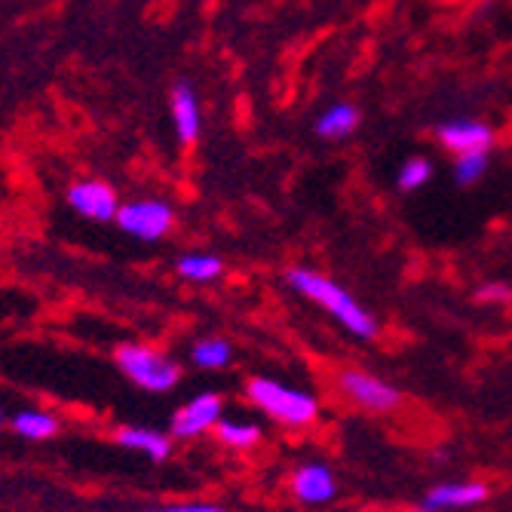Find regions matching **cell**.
I'll return each mask as SVG.
<instances>
[{"label": "cell", "mask_w": 512, "mask_h": 512, "mask_svg": "<svg viewBox=\"0 0 512 512\" xmlns=\"http://www.w3.org/2000/svg\"><path fill=\"white\" fill-rule=\"evenodd\" d=\"M289 283L292 289H298L304 298H310L313 304L329 310L347 332H353L356 338H375L378 335V322L371 319V313H365L353 298L350 292H344L338 283L332 279H325L322 273H313V270H304V267H295L289 270Z\"/></svg>", "instance_id": "6da1fadb"}, {"label": "cell", "mask_w": 512, "mask_h": 512, "mask_svg": "<svg viewBox=\"0 0 512 512\" xmlns=\"http://www.w3.org/2000/svg\"><path fill=\"white\" fill-rule=\"evenodd\" d=\"M249 399L273 421L286 424V427H307L316 421L319 402L295 387H286L270 378H252L249 381Z\"/></svg>", "instance_id": "7a4b0ae2"}, {"label": "cell", "mask_w": 512, "mask_h": 512, "mask_svg": "<svg viewBox=\"0 0 512 512\" xmlns=\"http://www.w3.org/2000/svg\"><path fill=\"white\" fill-rule=\"evenodd\" d=\"M117 365L123 368V375L132 384H138L148 393H169L181 378L175 362H169L163 353H157L145 344H120Z\"/></svg>", "instance_id": "3957f363"}, {"label": "cell", "mask_w": 512, "mask_h": 512, "mask_svg": "<svg viewBox=\"0 0 512 512\" xmlns=\"http://www.w3.org/2000/svg\"><path fill=\"white\" fill-rule=\"evenodd\" d=\"M117 227L129 237L138 240H160L169 234V227L175 224V212L172 206H166L163 200H135L117 209L114 215Z\"/></svg>", "instance_id": "277c9868"}, {"label": "cell", "mask_w": 512, "mask_h": 512, "mask_svg": "<svg viewBox=\"0 0 512 512\" xmlns=\"http://www.w3.org/2000/svg\"><path fill=\"white\" fill-rule=\"evenodd\" d=\"M338 384L359 408H368V411H393L402 402L396 387H390L387 381L375 375H365V371H344Z\"/></svg>", "instance_id": "5b68a950"}, {"label": "cell", "mask_w": 512, "mask_h": 512, "mask_svg": "<svg viewBox=\"0 0 512 512\" xmlns=\"http://www.w3.org/2000/svg\"><path fill=\"white\" fill-rule=\"evenodd\" d=\"M221 421V396L218 393H203L191 399L175 417H172V433L178 439H194L206 430H212Z\"/></svg>", "instance_id": "8992f818"}, {"label": "cell", "mask_w": 512, "mask_h": 512, "mask_svg": "<svg viewBox=\"0 0 512 512\" xmlns=\"http://www.w3.org/2000/svg\"><path fill=\"white\" fill-rule=\"evenodd\" d=\"M68 203L92 221H111L120 209L117 194L108 188L105 181H80L68 191Z\"/></svg>", "instance_id": "52a82bcc"}, {"label": "cell", "mask_w": 512, "mask_h": 512, "mask_svg": "<svg viewBox=\"0 0 512 512\" xmlns=\"http://www.w3.org/2000/svg\"><path fill=\"white\" fill-rule=\"evenodd\" d=\"M292 491L301 503L319 506V503H329L338 494V482L332 476V470L325 463H304L301 470H295L292 476Z\"/></svg>", "instance_id": "ba28073f"}, {"label": "cell", "mask_w": 512, "mask_h": 512, "mask_svg": "<svg viewBox=\"0 0 512 512\" xmlns=\"http://www.w3.org/2000/svg\"><path fill=\"white\" fill-rule=\"evenodd\" d=\"M488 497V488L482 482H448L436 485L424 500L421 512H448V509H467Z\"/></svg>", "instance_id": "9c48e42d"}, {"label": "cell", "mask_w": 512, "mask_h": 512, "mask_svg": "<svg viewBox=\"0 0 512 512\" xmlns=\"http://www.w3.org/2000/svg\"><path fill=\"white\" fill-rule=\"evenodd\" d=\"M439 138L445 148H451L460 157V154H485L494 142V132L476 120H454L439 129Z\"/></svg>", "instance_id": "30bf717a"}, {"label": "cell", "mask_w": 512, "mask_h": 512, "mask_svg": "<svg viewBox=\"0 0 512 512\" xmlns=\"http://www.w3.org/2000/svg\"><path fill=\"white\" fill-rule=\"evenodd\" d=\"M172 117L181 142L194 145L200 138V105H197V92L188 83H178L172 89Z\"/></svg>", "instance_id": "8fae6325"}, {"label": "cell", "mask_w": 512, "mask_h": 512, "mask_svg": "<svg viewBox=\"0 0 512 512\" xmlns=\"http://www.w3.org/2000/svg\"><path fill=\"white\" fill-rule=\"evenodd\" d=\"M117 445H123V448H129V451H138V454H145V457H151V460H166L169 457V451H172V442L163 436V433H157V430H142V427H120L117 430Z\"/></svg>", "instance_id": "7c38bea8"}, {"label": "cell", "mask_w": 512, "mask_h": 512, "mask_svg": "<svg viewBox=\"0 0 512 512\" xmlns=\"http://www.w3.org/2000/svg\"><path fill=\"white\" fill-rule=\"evenodd\" d=\"M13 430L31 442H43V439H50L59 433V421L53 414H46V411H19L13 417Z\"/></svg>", "instance_id": "4fadbf2b"}, {"label": "cell", "mask_w": 512, "mask_h": 512, "mask_svg": "<svg viewBox=\"0 0 512 512\" xmlns=\"http://www.w3.org/2000/svg\"><path fill=\"white\" fill-rule=\"evenodd\" d=\"M359 126V111L353 108V105H335V108H329L322 117H319V123H316V132L322 135V138H344V135H350L353 129Z\"/></svg>", "instance_id": "5bb4252c"}, {"label": "cell", "mask_w": 512, "mask_h": 512, "mask_svg": "<svg viewBox=\"0 0 512 512\" xmlns=\"http://www.w3.org/2000/svg\"><path fill=\"white\" fill-rule=\"evenodd\" d=\"M215 430H218V439L230 448H252L261 439V430L246 421H218Z\"/></svg>", "instance_id": "9a60e30c"}, {"label": "cell", "mask_w": 512, "mask_h": 512, "mask_svg": "<svg viewBox=\"0 0 512 512\" xmlns=\"http://www.w3.org/2000/svg\"><path fill=\"white\" fill-rule=\"evenodd\" d=\"M230 356H234V350H230V344L221 341V338L197 341L194 350H191V359H194L200 368H224V365L230 362Z\"/></svg>", "instance_id": "2e32d148"}, {"label": "cell", "mask_w": 512, "mask_h": 512, "mask_svg": "<svg viewBox=\"0 0 512 512\" xmlns=\"http://www.w3.org/2000/svg\"><path fill=\"white\" fill-rule=\"evenodd\" d=\"M178 273L184 279H197V283H209L221 273V261L215 255H184L178 258Z\"/></svg>", "instance_id": "e0dca14e"}, {"label": "cell", "mask_w": 512, "mask_h": 512, "mask_svg": "<svg viewBox=\"0 0 512 512\" xmlns=\"http://www.w3.org/2000/svg\"><path fill=\"white\" fill-rule=\"evenodd\" d=\"M430 175H433V166L424 160V157H414V160H408L402 169H399V188L402 191H417V188H424V184L430 181Z\"/></svg>", "instance_id": "ac0fdd59"}, {"label": "cell", "mask_w": 512, "mask_h": 512, "mask_svg": "<svg viewBox=\"0 0 512 512\" xmlns=\"http://www.w3.org/2000/svg\"><path fill=\"white\" fill-rule=\"evenodd\" d=\"M485 166H488V157L485 154H460L457 157V166H454L457 184H473V181H479L482 172H485Z\"/></svg>", "instance_id": "d6986e66"}, {"label": "cell", "mask_w": 512, "mask_h": 512, "mask_svg": "<svg viewBox=\"0 0 512 512\" xmlns=\"http://www.w3.org/2000/svg\"><path fill=\"white\" fill-rule=\"evenodd\" d=\"M148 512H224L215 503H175V506H160V509H148Z\"/></svg>", "instance_id": "ffe728a7"}, {"label": "cell", "mask_w": 512, "mask_h": 512, "mask_svg": "<svg viewBox=\"0 0 512 512\" xmlns=\"http://www.w3.org/2000/svg\"><path fill=\"white\" fill-rule=\"evenodd\" d=\"M479 298H485V301H506V298H512V292L506 286H500V283H491V286L479 289Z\"/></svg>", "instance_id": "44dd1931"}, {"label": "cell", "mask_w": 512, "mask_h": 512, "mask_svg": "<svg viewBox=\"0 0 512 512\" xmlns=\"http://www.w3.org/2000/svg\"><path fill=\"white\" fill-rule=\"evenodd\" d=\"M0 424H4V411H0Z\"/></svg>", "instance_id": "7402d4cb"}]
</instances>
